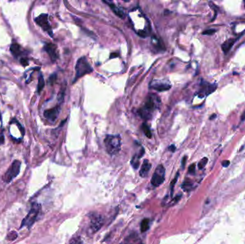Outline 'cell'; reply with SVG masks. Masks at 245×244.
Returning <instances> with one entry per match:
<instances>
[{
	"label": "cell",
	"instance_id": "obj_14",
	"mask_svg": "<svg viewBox=\"0 0 245 244\" xmlns=\"http://www.w3.org/2000/svg\"><path fill=\"white\" fill-rule=\"evenodd\" d=\"M10 52L14 57L17 58L23 55V49L17 43H12L10 45Z\"/></svg>",
	"mask_w": 245,
	"mask_h": 244
},
{
	"label": "cell",
	"instance_id": "obj_5",
	"mask_svg": "<svg viewBox=\"0 0 245 244\" xmlns=\"http://www.w3.org/2000/svg\"><path fill=\"white\" fill-rule=\"evenodd\" d=\"M21 162L19 160H15L13 161L12 165L9 167L6 172L4 173L3 177V180L5 183H9L13 179H14L19 175L20 171Z\"/></svg>",
	"mask_w": 245,
	"mask_h": 244
},
{
	"label": "cell",
	"instance_id": "obj_11",
	"mask_svg": "<svg viewBox=\"0 0 245 244\" xmlns=\"http://www.w3.org/2000/svg\"><path fill=\"white\" fill-rule=\"evenodd\" d=\"M60 112V107L56 106L50 110H46L44 112V117L46 118L50 123H55V120L58 118Z\"/></svg>",
	"mask_w": 245,
	"mask_h": 244
},
{
	"label": "cell",
	"instance_id": "obj_33",
	"mask_svg": "<svg viewBox=\"0 0 245 244\" xmlns=\"http://www.w3.org/2000/svg\"><path fill=\"white\" fill-rule=\"evenodd\" d=\"M229 164H230V162L229 160H224V161H222V166L224 167H228L229 165Z\"/></svg>",
	"mask_w": 245,
	"mask_h": 244
},
{
	"label": "cell",
	"instance_id": "obj_32",
	"mask_svg": "<svg viewBox=\"0 0 245 244\" xmlns=\"http://www.w3.org/2000/svg\"><path fill=\"white\" fill-rule=\"evenodd\" d=\"M168 150L171 151V152H174L175 151H176V145H175L172 144V145H171L169 146V147L168 148Z\"/></svg>",
	"mask_w": 245,
	"mask_h": 244
},
{
	"label": "cell",
	"instance_id": "obj_21",
	"mask_svg": "<svg viewBox=\"0 0 245 244\" xmlns=\"http://www.w3.org/2000/svg\"><path fill=\"white\" fill-rule=\"evenodd\" d=\"M139 157L138 155H134V157H133L132 160H131V165H132L133 167H134L135 170H137L139 167V165H140V162H139Z\"/></svg>",
	"mask_w": 245,
	"mask_h": 244
},
{
	"label": "cell",
	"instance_id": "obj_25",
	"mask_svg": "<svg viewBox=\"0 0 245 244\" xmlns=\"http://www.w3.org/2000/svg\"><path fill=\"white\" fill-rule=\"evenodd\" d=\"M56 79H57V74H55V73H54V74H51V75L50 76L49 79H48V82H49V84H53Z\"/></svg>",
	"mask_w": 245,
	"mask_h": 244
},
{
	"label": "cell",
	"instance_id": "obj_22",
	"mask_svg": "<svg viewBox=\"0 0 245 244\" xmlns=\"http://www.w3.org/2000/svg\"><path fill=\"white\" fill-rule=\"evenodd\" d=\"M178 176H179V173H178V172H177V173H176V176H175V178L173 179V180H172V182L171 183V185H170V190H171V197L173 196V188H174L175 184H176V182H177V180H178Z\"/></svg>",
	"mask_w": 245,
	"mask_h": 244
},
{
	"label": "cell",
	"instance_id": "obj_31",
	"mask_svg": "<svg viewBox=\"0 0 245 244\" xmlns=\"http://www.w3.org/2000/svg\"><path fill=\"white\" fill-rule=\"evenodd\" d=\"M186 160H187V157H186V156H184V157L182 158V160H181V168L182 169H184L185 167Z\"/></svg>",
	"mask_w": 245,
	"mask_h": 244
},
{
	"label": "cell",
	"instance_id": "obj_39",
	"mask_svg": "<svg viewBox=\"0 0 245 244\" xmlns=\"http://www.w3.org/2000/svg\"><path fill=\"white\" fill-rule=\"evenodd\" d=\"M244 7H245V1H244Z\"/></svg>",
	"mask_w": 245,
	"mask_h": 244
},
{
	"label": "cell",
	"instance_id": "obj_19",
	"mask_svg": "<svg viewBox=\"0 0 245 244\" xmlns=\"http://www.w3.org/2000/svg\"><path fill=\"white\" fill-rule=\"evenodd\" d=\"M181 188L184 191L189 192L193 188V183L189 179H186L182 185H181Z\"/></svg>",
	"mask_w": 245,
	"mask_h": 244
},
{
	"label": "cell",
	"instance_id": "obj_23",
	"mask_svg": "<svg viewBox=\"0 0 245 244\" xmlns=\"http://www.w3.org/2000/svg\"><path fill=\"white\" fill-rule=\"evenodd\" d=\"M70 244H84L80 236H75L70 240Z\"/></svg>",
	"mask_w": 245,
	"mask_h": 244
},
{
	"label": "cell",
	"instance_id": "obj_34",
	"mask_svg": "<svg viewBox=\"0 0 245 244\" xmlns=\"http://www.w3.org/2000/svg\"><path fill=\"white\" fill-rule=\"evenodd\" d=\"M4 143V137L2 134L0 135V145Z\"/></svg>",
	"mask_w": 245,
	"mask_h": 244
},
{
	"label": "cell",
	"instance_id": "obj_37",
	"mask_svg": "<svg viewBox=\"0 0 245 244\" xmlns=\"http://www.w3.org/2000/svg\"><path fill=\"white\" fill-rule=\"evenodd\" d=\"M216 117H217V115H216L215 114H213V115H212V116H211L210 118H209V119H210V120H214V118H216Z\"/></svg>",
	"mask_w": 245,
	"mask_h": 244
},
{
	"label": "cell",
	"instance_id": "obj_24",
	"mask_svg": "<svg viewBox=\"0 0 245 244\" xmlns=\"http://www.w3.org/2000/svg\"><path fill=\"white\" fill-rule=\"evenodd\" d=\"M207 162H208V158L207 157H203V158L199 161V162L198 163V167L199 169H203L204 167L207 165Z\"/></svg>",
	"mask_w": 245,
	"mask_h": 244
},
{
	"label": "cell",
	"instance_id": "obj_35",
	"mask_svg": "<svg viewBox=\"0 0 245 244\" xmlns=\"http://www.w3.org/2000/svg\"><path fill=\"white\" fill-rule=\"evenodd\" d=\"M118 55H118V54L117 52L111 53L110 55V59H113V58H116L118 56Z\"/></svg>",
	"mask_w": 245,
	"mask_h": 244
},
{
	"label": "cell",
	"instance_id": "obj_13",
	"mask_svg": "<svg viewBox=\"0 0 245 244\" xmlns=\"http://www.w3.org/2000/svg\"><path fill=\"white\" fill-rule=\"evenodd\" d=\"M151 163L148 160H144L142 165H141L140 172H139L140 176L142 177V178L146 177L148 174L149 173V171H150V169L151 168Z\"/></svg>",
	"mask_w": 245,
	"mask_h": 244
},
{
	"label": "cell",
	"instance_id": "obj_1",
	"mask_svg": "<svg viewBox=\"0 0 245 244\" xmlns=\"http://www.w3.org/2000/svg\"><path fill=\"white\" fill-rule=\"evenodd\" d=\"M160 102L161 101L158 95L154 93L149 94L146 98L143 105L138 110V114L142 119L151 120L153 113L159 109Z\"/></svg>",
	"mask_w": 245,
	"mask_h": 244
},
{
	"label": "cell",
	"instance_id": "obj_30",
	"mask_svg": "<svg viewBox=\"0 0 245 244\" xmlns=\"http://www.w3.org/2000/svg\"><path fill=\"white\" fill-rule=\"evenodd\" d=\"M216 32H217V30H206V31H204V32H203L202 35H213L214 33H215Z\"/></svg>",
	"mask_w": 245,
	"mask_h": 244
},
{
	"label": "cell",
	"instance_id": "obj_16",
	"mask_svg": "<svg viewBox=\"0 0 245 244\" xmlns=\"http://www.w3.org/2000/svg\"><path fill=\"white\" fill-rule=\"evenodd\" d=\"M237 39H229V40H227V41H225L223 44L222 45V49L223 50V52L225 54H227L231 50L234 44L235 43Z\"/></svg>",
	"mask_w": 245,
	"mask_h": 244
},
{
	"label": "cell",
	"instance_id": "obj_36",
	"mask_svg": "<svg viewBox=\"0 0 245 244\" xmlns=\"http://www.w3.org/2000/svg\"><path fill=\"white\" fill-rule=\"evenodd\" d=\"M245 120V111L243 113L242 115H241V121H244Z\"/></svg>",
	"mask_w": 245,
	"mask_h": 244
},
{
	"label": "cell",
	"instance_id": "obj_8",
	"mask_svg": "<svg viewBox=\"0 0 245 244\" xmlns=\"http://www.w3.org/2000/svg\"><path fill=\"white\" fill-rule=\"evenodd\" d=\"M165 170L163 165H158L153 174L151 183L155 187H158L162 184L165 180Z\"/></svg>",
	"mask_w": 245,
	"mask_h": 244
},
{
	"label": "cell",
	"instance_id": "obj_17",
	"mask_svg": "<svg viewBox=\"0 0 245 244\" xmlns=\"http://www.w3.org/2000/svg\"><path fill=\"white\" fill-rule=\"evenodd\" d=\"M45 79H44L43 75L41 74V73H40V74H39V77H38V84H37V92H38V94H40V92H41V91L43 90L44 87H45Z\"/></svg>",
	"mask_w": 245,
	"mask_h": 244
},
{
	"label": "cell",
	"instance_id": "obj_28",
	"mask_svg": "<svg viewBox=\"0 0 245 244\" xmlns=\"http://www.w3.org/2000/svg\"><path fill=\"white\" fill-rule=\"evenodd\" d=\"M209 5H210V7L212 8V9H213L214 10V12H215L214 17V19H212V21H214V20L216 17H217V10H218V8H217V6H216L213 2H209Z\"/></svg>",
	"mask_w": 245,
	"mask_h": 244
},
{
	"label": "cell",
	"instance_id": "obj_7",
	"mask_svg": "<svg viewBox=\"0 0 245 244\" xmlns=\"http://www.w3.org/2000/svg\"><path fill=\"white\" fill-rule=\"evenodd\" d=\"M89 218H90V230L92 233H95L103 226L104 219L101 215L96 213H92L89 214Z\"/></svg>",
	"mask_w": 245,
	"mask_h": 244
},
{
	"label": "cell",
	"instance_id": "obj_15",
	"mask_svg": "<svg viewBox=\"0 0 245 244\" xmlns=\"http://www.w3.org/2000/svg\"><path fill=\"white\" fill-rule=\"evenodd\" d=\"M103 2L108 4L110 7V9H112V10L113 11V12H114L117 16H118V17L121 18V19H124L125 17H126V14H125L124 12H123V10H121V9H119L118 7H117V6L115 5L113 2L108 1H103Z\"/></svg>",
	"mask_w": 245,
	"mask_h": 244
},
{
	"label": "cell",
	"instance_id": "obj_38",
	"mask_svg": "<svg viewBox=\"0 0 245 244\" xmlns=\"http://www.w3.org/2000/svg\"><path fill=\"white\" fill-rule=\"evenodd\" d=\"M1 123H2V120H1V113H0V126L1 125Z\"/></svg>",
	"mask_w": 245,
	"mask_h": 244
},
{
	"label": "cell",
	"instance_id": "obj_20",
	"mask_svg": "<svg viewBox=\"0 0 245 244\" xmlns=\"http://www.w3.org/2000/svg\"><path fill=\"white\" fill-rule=\"evenodd\" d=\"M141 128H142V130H143V131L145 135L148 138H149V139H150V138H152L151 131L150 128L148 126V125L146 124V123H143Z\"/></svg>",
	"mask_w": 245,
	"mask_h": 244
},
{
	"label": "cell",
	"instance_id": "obj_12",
	"mask_svg": "<svg viewBox=\"0 0 245 244\" xmlns=\"http://www.w3.org/2000/svg\"><path fill=\"white\" fill-rule=\"evenodd\" d=\"M202 89L199 91L198 92V95L200 98H202L204 96H207L209 94L212 93L217 88V85L216 84H208L207 82H204V84H202Z\"/></svg>",
	"mask_w": 245,
	"mask_h": 244
},
{
	"label": "cell",
	"instance_id": "obj_4",
	"mask_svg": "<svg viewBox=\"0 0 245 244\" xmlns=\"http://www.w3.org/2000/svg\"><path fill=\"white\" fill-rule=\"evenodd\" d=\"M40 204L35 203L32 205L30 211H29L28 214L26 216L25 218L22 221V223H21L20 228L23 227H28L30 228L34 224V223L36 221L37 216H38L39 213L40 211Z\"/></svg>",
	"mask_w": 245,
	"mask_h": 244
},
{
	"label": "cell",
	"instance_id": "obj_27",
	"mask_svg": "<svg viewBox=\"0 0 245 244\" xmlns=\"http://www.w3.org/2000/svg\"><path fill=\"white\" fill-rule=\"evenodd\" d=\"M17 233L15 231L11 232L8 235V239H9V240H14V239L17 238Z\"/></svg>",
	"mask_w": 245,
	"mask_h": 244
},
{
	"label": "cell",
	"instance_id": "obj_10",
	"mask_svg": "<svg viewBox=\"0 0 245 244\" xmlns=\"http://www.w3.org/2000/svg\"><path fill=\"white\" fill-rule=\"evenodd\" d=\"M43 49L48 54L52 62H55L58 59V57H59V54H58V48H57V46L55 44L46 43L44 45Z\"/></svg>",
	"mask_w": 245,
	"mask_h": 244
},
{
	"label": "cell",
	"instance_id": "obj_6",
	"mask_svg": "<svg viewBox=\"0 0 245 244\" xmlns=\"http://www.w3.org/2000/svg\"><path fill=\"white\" fill-rule=\"evenodd\" d=\"M35 22L39 27H41L43 31L48 34L50 37H53V29L49 22L48 14H41L35 19Z\"/></svg>",
	"mask_w": 245,
	"mask_h": 244
},
{
	"label": "cell",
	"instance_id": "obj_29",
	"mask_svg": "<svg viewBox=\"0 0 245 244\" xmlns=\"http://www.w3.org/2000/svg\"><path fill=\"white\" fill-rule=\"evenodd\" d=\"M20 62L24 67H26L29 65V60L26 57H21Z\"/></svg>",
	"mask_w": 245,
	"mask_h": 244
},
{
	"label": "cell",
	"instance_id": "obj_26",
	"mask_svg": "<svg viewBox=\"0 0 245 244\" xmlns=\"http://www.w3.org/2000/svg\"><path fill=\"white\" fill-rule=\"evenodd\" d=\"M195 168H196L195 163L191 164L190 166L189 167V170H188V172H189V173L191 174V175H194V174L195 173V170H196Z\"/></svg>",
	"mask_w": 245,
	"mask_h": 244
},
{
	"label": "cell",
	"instance_id": "obj_2",
	"mask_svg": "<svg viewBox=\"0 0 245 244\" xmlns=\"http://www.w3.org/2000/svg\"><path fill=\"white\" fill-rule=\"evenodd\" d=\"M105 149L110 155H117L121 149V138L120 135H107L104 139Z\"/></svg>",
	"mask_w": 245,
	"mask_h": 244
},
{
	"label": "cell",
	"instance_id": "obj_3",
	"mask_svg": "<svg viewBox=\"0 0 245 244\" xmlns=\"http://www.w3.org/2000/svg\"><path fill=\"white\" fill-rule=\"evenodd\" d=\"M93 69L87 61L85 57H81L77 60L75 65V77L74 78L73 82H75L79 78L85 75L86 74L91 73Z\"/></svg>",
	"mask_w": 245,
	"mask_h": 244
},
{
	"label": "cell",
	"instance_id": "obj_9",
	"mask_svg": "<svg viewBox=\"0 0 245 244\" xmlns=\"http://www.w3.org/2000/svg\"><path fill=\"white\" fill-rule=\"evenodd\" d=\"M171 84L168 80L163 79H153L149 83V89L157 92H163L171 89Z\"/></svg>",
	"mask_w": 245,
	"mask_h": 244
},
{
	"label": "cell",
	"instance_id": "obj_18",
	"mask_svg": "<svg viewBox=\"0 0 245 244\" xmlns=\"http://www.w3.org/2000/svg\"><path fill=\"white\" fill-rule=\"evenodd\" d=\"M150 227V220L148 218L143 219L141 223V231L142 233L146 232Z\"/></svg>",
	"mask_w": 245,
	"mask_h": 244
}]
</instances>
